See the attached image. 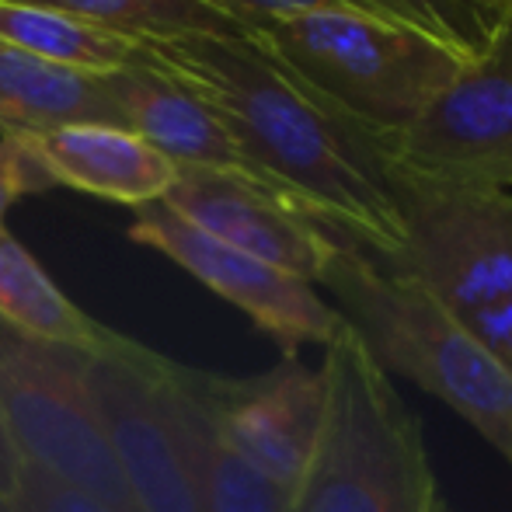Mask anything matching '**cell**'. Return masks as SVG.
Returning <instances> with one entry per match:
<instances>
[{
  "label": "cell",
  "instance_id": "obj_23",
  "mask_svg": "<svg viewBox=\"0 0 512 512\" xmlns=\"http://www.w3.org/2000/svg\"><path fill=\"white\" fill-rule=\"evenodd\" d=\"M443 512H450V509H443Z\"/></svg>",
  "mask_w": 512,
  "mask_h": 512
},
{
  "label": "cell",
  "instance_id": "obj_7",
  "mask_svg": "<svg viewBox=\"0 0 512 512\" xmlns=\"http://www.w3.org/2000/svg\"><path fill=\"white\" fill-rule=\"evenodd\" d=\"M387 150L415 175L512 189V14Z\"/></svg>",
  "mask_w": 512,
  "mask_h": 512
},
{
  "label": "cell",
  "instance_id": "obj_22",
  "mask_svg": "<svg viewBox=\"0 0 512 512\" xmlns=\"http://www.w3.org/2000/svg\"><path fill=\"white\" fill-rule=\"evenodd\" d=\"M18 474H21V457L11 446L4 429V418H0V499L14 502V492H18Z\"/></svg>",
  "mask_w": 512,
  "mask_h": 512
},
{
  "label": "cell",
  "instance_id": "obj_19",
  "mask_svg": "<svg viewBox=\"0 0 512 512\" xmlns=\"http://www.w3.org/2000/svg\"><path fill=\"white\" fill-rule=\"evenodd\" d=\"M216 14L230 21L237 32L255 35L262 28L276 25L286 18H300V14L314 11H356L352 0H203Z\"/></svg>",
  "mask_w": 512,
  "mask_h": 512
},
{
  "label": "cell",
  "instance_id": "obj_5",
  "mask_svg": "<svg viewBox=\"0 0 512 512\" xmlns=\"http://www.w3.org/2000/svg\"><path fill=\"white\" fill-rule=\"evenodd\" d=\"M251 39L317 98L387 143L471 63L425 35L359 11L300 14Z\"/></svg>",
  "mask_w": 512,
  "mask_h": 512
},
{
  "label": "cell",
  "instance_id": "obj_16",
  "mask_svg": "<svg viewBox=\"0 0 512 512\" xmlns=\"http://www.w3.org/2000/svg\"><path fill=\"white\" fill-rule=\"evenodd\" d=\"M0 321L28 338L95 356L115 335L88 317L0 223Z\"/></svg>",
  "mask_w": 512,
  "mask_h": 512
},
{
  "label": "cell",
  "instance_id": "obj_21",
  "mask_svg": "<svg viewBox=\"0 0 512 512\" xmlns=\"http://www.w3.org/2000/svg\"><path fill=\"white\" fill-rule=\"evenodd\" d=\"M49 178L39 171V164L32 161V154L25 150L21 140H11V136H0V223H4V213L18 203L28 192H42L49 189Z\"/></svg>",
  "mask_w": 512,
  "mask_h": 512
},
{
  "label": "cell",
  "instance_id": "obj_6",
  "mask_svg": "<svg viewBox=\"0 0 512 512\" xmlns=\"http://www.w3.org/2000/svg\"><path fill=\"white\" fill-rule=\"evenodd\" d=\"M88 356L0 321V418L21 464H32L105 502L136 512L88 391Z\"/></svg>",
  "mask_w": 512,
  "mask_h": 512
},
{
  "label": "cell",
  "instance_id": "obj_9",
  "mask_svg": "<svg viewBox=\"0 0 512 512\" xmlns=\"http://www.w3.org/2000/svg\"><path fill=\"white\" fill-rule=\"evenodd\" d=\"M129 237L143 248L168 255L216 297L244 310L255 328H262L286 356H297L300 345L328 349L345 324L331 300L317 293V286L203 234L164 203L140 206Z\"/></svg>",
  "mask_w": 512,
  "mask_h": 512
},
{
  "label": "cell",
  "instance_id": "obj_1",
  "mask_svg": "<svg viewBox=\"0 0 512 512\" xmlns=\"http://www.w3.org/2000/svg\"><path fill=\"white\" fill-rule=\"evenodd\" d=\"M147 49L206 98L244 168L373 258L401 251L387 140L317 98L244 32L182 35Z\"/></svg>",
  "mask_w": 512,
  "mask_h": 512
},
{
  "label": "cell",
  "instance_id": "obj_8",
  "mask_svg": "<svg viewBox=\"0 0 512 512\" xmlns=\"http://www.w3.org/2000/svg\"><path fill=\"white\" fill-rule=\"evenodd\" d=\"M157 363L161 352L115 331L84 363L91 401L136 512H203Z\"/></svg>",
  "mask_w": 512,
  "mask_h": 512
},
{
  "label": "cell",
  "instance_id": "obj_3",
  "mask_svg": "<svg viewBox=\"0 0 512 512\" xmlns=\"http://www.w3.org/2000/svg\"><path fill=\"white\" fill-rule=\"evenodd\" d=\"M324 418L290 512H443L422 425L342 324L324 349Z\"/></svg>",
  "mask_w": 512,
  "mask_h": 512
},
{
  "label": "cell",
  "instance_id": "obj_12",
  "mask_svg": "<svg viewBox=\"0 0 512 512\" xmlns=\"http://www.w3.org/2000/svg\"><path fill=\"white\" fill-rule=\"evenodd\" d=\"M119 126L168 157L175 168H244L241 150L209 102L189 81L168 70L147 46L112 74ZM251 175V171H248Z\"/></svg>",
  "mask_w": 512,
  "mask_h": 512
},
{
  "label": "cell",
  "instance_id": "obj_14",
  "mask_svg": "<svg viewBox=\"0 0 512 512\" xmlns=\"http://www.w3.org/2000/svg\"><path fill=\"white\" fill-rule=\"evenodd\" d=\"M157 373L203 512H290L293 492L251 467L216 429L196 370L161 356Z\"/></svg>",
  "mask_w": 512,
  "mask_h": 512
},
{
  "label": "cell",
  "instance_id": "obj_11",
  "mask_svg": "<svg viewBox=\"0 0 512 512\" xmlns=\"http://www.w3.org/2000/svg\"><path fill=\"white\" fill-rule=\"evenodd\" d=\"M196 384L223 439L265 478L293 492L321 432V370H310L297 356H283V363L258 377L196 370Z\"/></svg>",
  "mask_w": 512,
  "mask_h": 512
},
{
  "label": "cell",
  "instance_id": "obj_4",
  "mask_svg": "<svg viewBox=\"0 0 512 512\" xmlns=\"http://www.w3.org/2000/svg\"><path fill=\"white\" fill-rule=\"evenodd\" d=\"M401 251L377 258L415 279L512 370V189L425 178L391 161Z\"/></svg>",
  "mask_w": 512,
  "mask_h": 512
},
{
  "label": "cell",
  "instance_id": "obj_20",
  "mask_svg": "<svg viewBox=\"0 0 512 512\" xmlns=\"http://www.w3.org/2000/svg\"><path fill=\"white\" fill-rule=\"evenodd\" d=\"M14 506H21L25 512H112L105 502L91 499L88 492H81V488L67 485V481L53 478V474L39 471L32 464H21Z\"/></svg>",
  "mask_w": 512,
  "mask_h": 512
},
{
  "label": "cell",
  "instance_id": "obj_13",
  "mask_svg": "<svg viewBox=\"0 0 512 512\" xmlns=\"http://www.w3.org/2000/svg\"><path fill=\"white\" fill-rule=\"evenodd\" d=\"M18 140L53 185L108 203L136 209L161 203L178 175L168 157L119 126H63Z\"/></svg>",
  "mask_w": 512,
  "mask_h": 512
},
{
  "label": "cell",
  "instance_id": "obj_15",
  "mask_svg": "<svg viewBox=\"0 0 512 512\" xmlns=\"http://www.w3.org/2000/svg\"><path fill=\"white\" fill-rule=\"evenodd\" d=\"M63 126H119L112 74L60 67L0 42V136Z\"/></svg>",
  "mask_w": 512,
  "mask_h": 512
},
{
  "label": "cell",
  "instance_id": "obj_18",
  "mask_svg": "<svg viewBox=\"0 0 512 512\" xmlns=\"http://www.w3.org/2000/svg\"><path fill=\"white\" fill-rule=\"evenodd\" d=\"M7 4L46 7L77 21L129 35L136 42H171L182 35H227L237 32L223 14L203 0H7Z\"/></svg>",
  "mask_w": 512,
  "mask_h": 512
},
{
  "label": "cell",
  "instance_id": "obj_2",
  "mask_svg": "<svg viewBox=\"0 0 512 512\" xmlns=\"http://www.w3.org/2000/svg\"><path fill=\"white\" fill-rule=\"evenodd\" d=\"M384 373L453 408L512 467V370L405 272L338 244L321 283Z\"/></svg>",
  "mask_w": 512,
  "mask_h": 512
},
{
  "label": "cell",
  "instance_id": "obj_17",
  "mask_svg": "<svg viewBox=\"0 0 512 512\" xmlns=\"http://www.w3.org/2000/svg\"><path fill=\"white\" fill-rule=\"evenodd\" d=\"M0 42L60 67L88 70V74H115L143 53V42L129 35L108 32L60 11L7 4V0H0Z\"/></svg>",
  "mask_w": 512,
  "mask_h": 512
},
{
  "label": "cell",
  "instance_id": "obj_10",
  "mask_svg": "<svg viewBox=\"0 0 512 512\" xmlns=\"http://www.w3.org/2000/svg\"><path fill=\"white\" fill-rule=\"evenodd\" d=\"M203 234L317 286L338 241L300 203L234 168H178L161 199Z\"/></svg>",
  "mask_w": 512,
  "mask_h": 512
}]
</instances>
